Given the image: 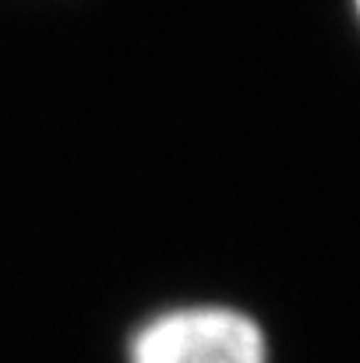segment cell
Segmentation results:
<instances>
[{
  "mask_svg": "<svg viewBox=\"0 0 360 363\" xmlns=\"http://www.w3.org/2000/svg\"><path fill=\"white\" fill-rule=\"evenodd\" d=\"M357 14H360V0H357Z\"/></svg>",
  "mask_w": 360,
  "mask_h": 363,
  "instance_id": "2",
  "label": "cell"
},
{
  "mask_svg": "<svg viewBox=\"0 0 360 363\" xmlns=\"http://www.w3.org/2000/svg\"><path fill=\"white\" fill-rule=\"evenodd\" d=\"M131 363H265V335L230 307H180L138 328Z\"/></svg>",
  "mask_w": 360,
  "mask_h": 363,
  "instance_id": "1",
  "label": "cell"
}]
</instances>
